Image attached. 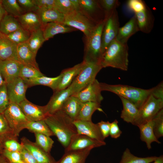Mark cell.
<instances>
[{
	"mask_svg": "<svg viewBox=\"0 0 163 163\" xmlns=\"http://www.w3.org/2000/svg\"><path fill=\"white\" fill-rule=\"evenodd\" d=\"M101 91H107L123 97L133 104L139 110L149 97L153 94L155 97L163 99V83L149 89H144L126 85H110L100 83Z\"/></svg>",
	"mask_w": 163,
	"mask_h": 163,
	"instance_id": "6da1fadb",
	"label": "cell"
},
{
	"mask_svg": "<svg viewBox=\"0 0 163 163\" xmlns=\"http://www.w3.org/2000/svg\"><path fill=\"white\" fill-rule=\"evenodd\" d=\"M44 121L65 149L69 145L72 137L77 133L74 120L61 110L49 114Z\"/></svg>",
	"mask_w": 163,
	"mask_h": 163,
	"instance_id": "7a4b0ae2",
	"label": "cell"
},
{
	"mask_svg": "<svg viewBox=\"0 0 163 163\" xmlns=\"http://www.w3.org/2000/svg\"><path fill=\"white\" fill-rule=\"evenodd\" d=\"M128 47L116 39L109 45L104 53L101 63L102 68L111 67L126 71L129 65Z\"/></svg>",
	"mask_w": 163,
	"mask_h": 163,
	"instance_id": "3957f363",
	"label": "cell"
},
{
	"mask_svg": "<svg viewBox=\"0 0 163 163\" xmlns=\"http://www.w3.org/2000/svg\"><path fill=\"white\" fill-rule=\"evenodd\" d=\"M105 20L99 23L90 36L85 37L84 60L100 62L103 55L102 34Z\"/></svg>",
	"mask_w": 163,
	"mask_h": 163,
	"instance_id": "277c9868",
	"label": "cell"
},
{
	"mask_svg": "<svg viewBox=\"0 0 163 163\" xmlns=\"http://www.w3.org/2000/svg\"><path fill=\"white\" fill-rule=\"evenodd\" d=\"M85 62L83 68L69 86L72 95L77 93L94 80L97 74L103 68L100 62Z\"/></svg>",
	"mask_w": 163,
	"mask_h": 163,
	"instance_id": "5b68a950",
	"label": "cell"
},
{
	"mask_svg": "<svg viewBox=\"0 0 163 163\" xmlns=\"http://www.w3.org/2000/svg\"><path fill=\"white\" fill-rule=\"evenodd\" d=\"M63 23L76 30H78L82 31L86 38L90 36L99 24L77 11L65 15Z\"/></svg>",
	"mask_w": 163,
	"mask_h": 163,
	"instance_id": "8992f818",
	"label": "cell"
},
{
	"mask_svg": "<svg viewBox=\"0 0 163 163\" xmlns=\"http://www.w3.org/2000/svg\"><path fill=\"white\" fill-rule=\"evenodd\" d=\"M163 107V99L150 95L139 109L133 125L138 126L151 120Z\"/></svg>",
	"mask_w": 163,
	"mask_h": 163,
	"instance_id": "52a82bcc",
	"label": "cell"
},
{
	"mask_svg": "<svg viewBox=\"0 0 163 163\" xmlns=\"http://www.w3.org/2000/svg\"><path fill=\"white\" fill-rule=\"evenodd\" d=\"M4 115L14 133L18 136L21 132L25 129L29 121L24 115L18 104L10 103Z\"/></svg>",
	"mask_w": 163,
	"mask_h": 163,
	"instance_id": "ba28073f",
	"label": "cell"
},
{
	"mask_svg": "<svg viewBox=\"0 0 163 163\" xmlns=\"http://www.w3.org/2000/svg\"><path fill=\"white\" fill-rule=\"evenodd\" d=\"M120 28L118 13L115 9L106 19L102 34L103 54L110 43L116 39Z\"/></svg>",
	"mask_w": 163,
	"mask_h": 163,
	"instance_id": "9c48e42d",
	"label": "cell"
},
{
	"mask_svg": "<svg viewBox=\"0 0 163 163\" xmlns=\"http://www.w3.org/2000/svg\"><path fill=\"white\" fill-rule=\"evenodd\" d=\"M6 84L10 103L18 104L26 98V93L28 87L24 80L18 77Z\"/></svg>",
	"mask_w": 163,
	"mask_h": 163,
	"instance_id": "30bf717a",
	"label": "cell"
},
{
	"mask_svg": "<svg viewBox=\"0 0 163 163\" xmlns=\"http://www.w3.org/2000/svg\"><path fill=\"white\" fill-rule=\"evenodd\" d=\"M78 11L97 23L105 19V14L98 0H79Z\"/></svg>",
	"mask_w": 163,
	"mask_h": 163,
	"instance_id": "8fae6325",
	"label": "cell"
},
{
	"mask_svg": "<svg viewBox=\"0 0 163 163\" xmlns=\"http://www.w3.org/2000/svg\"><path fill=\"white\" fill-rule=\"evenodd\" d=\"M18 105L29 121L44 120L49 114L46 105L40 106L35 104L26 98Z\"/></svg>",
	"mask_w": 163,
	"mask_h": 163,
	"instance_id": "7c38bea8",
	"label": "cell"
},
{
	"mask_svg": "<svg viewBox=\"0 0 163 163\" xmlns=\"http://www.w3.org/2000/svg\"><path fill=\"white\" fill-rule=\"evenodd\" d=\"M101 91L100 83L96 79L84 88L72 95L77 97L83 103L93 102L100 104L103 99Z\"/></svg>",
	"mask_w": 163,
	"mask_h": 163,
	"instance_id": "4fadbf2b",
	"label": "cell"
},
{
	"mask_svg": "<svg viewBox=\"0 0 163 163\" xmlns=\"http://www.w3.org/2000/svg\"><path fill=\"white\" fill-rule=\"evenodd\" d=\"M106 144L105 142H101L86 135L77 133L72 137L65 151L81 150L89 147H98Z\"/></svg>",
	"mask_w": 163,
	"mask_h": 163,
	"instance_id": "5bb4252c",
	"label": "cell"
},
{
	"mask_svg": "<svg viewBox=\"0 0 163 163\" xmlns=\"http://www.w3.org/2000/svg\"><path fill=\"white\" fill-rule=\"evenodd\" d=\"M77 133L86 135L97 141L105 142L99 128L97 124L91 121L78 120L73 121Z\"/></svg>",
	"mask_w": 163,
	"mask_h": 163,
	"instance_id": "9a60e30c",
	"label": "cell"
},
{
	"mask_svg": "<svg viewBox=\"0 0 163 163\" xmlns=\"http://www.w3.org/2000/svg\"><path fill=\"white\" fill-rule=\"evenodd\" d=\"M21 144L31 153L38 163H56V161L50 153L26 137H23L21 139Z\"/></svg>",
	"mask_w": 163,
	"mask_h": 163,
	"instance_id": "2e32d148",
	"label": "cell"
},
{
	"mask_svg": "<svg viewBox=\"0 0 163 163\" xmlns=\"http://www.w3.org/2000/svg\"><path fill=\"white\" fill-rule=\"evenodd\" d=\"M22 66L16 60H0V72L6 84L19 77Z\"/></svg>",
	"mask_w": 163,
	"mask_h": 163,
	"instance_id": "e0dca14e",
	"label": "cell"
},
{
	"mask_svg": "<svg viewBox=\"0 0 163 163\" xmlns=\"http://www.w3.org/2000/svg\"><path fill=\"white\" fill-rule=\"evenodd\" d=\"M72 95L69 86L67 88L54 91L47 104L46 105L49 114H52L61 110L67 99Z\"/></svg>",
	"mask_w": 163,
	"mask_h": 163,
	"instance_id": "ac0fdd59",
	"label": "cell"
},
{
	"mask_svg": "<svg viewBox=\"0 0 163 163\" xmlns=\"http://www.w3.org/2000/svg\"><path fill=\"white\" fill-rule=\"evenodd\" d=\"M17 46L5 35L2 34L0 35V60L18 61Z\"/></svg>",
	"mask_w": 163,
	"mask_h": 163,
	"instance_id": "d6986e66",
	"label": "cell"
},
{
	"mask_svg": "<svg viewBox=\"0 0 163 163\" xmlns=\"http://www.w3.org/2000/svg\"><path fill=\"white\" fill-rule=\"evenodd\" d=\"M18 61L24 65L31 66L39 69L36 60V55L26 42L18 45Z\"/></svg>",
	"mask_w": 163,
	"mask_h": 163,
	"instance_id": "ffe728a7",
	"label": "cell"
},
{
	"mask_svg": "<svg viewBox=\"0 0 163 163\" xmlns=\"http://www.w3.org/2000/svg\"><path fill=\"white\" fill-rule=\"evenodd\" d=\"M85 63V61L83 60L82 62L72 67L63 70L61 73V79L55 91L68 88L82 69Z\"/></svg>",
	"mask_w": 163,
	"mask_h": 163,
	"instance_id": "44dd1931",
	"label": "cell"
},
{
	"mask_svg": "<svg viewBox=\"0 0 163 163\" xmlns=\"http://www.w3.org/2000/svg\"><path fill=\"white\" fill-rule=\"evenodd\" d=\"M89 147L77 150L65 151V153L56 163H85L91 151L94 148Z\"/></svg>",
	"mask_w": 163,
	"mask_h": 163,
	"instance_id": "7402d4cb",
	"label": "cell"
},
{
	"mask_svg": "<svg viewBox=\"0 0 163 163\" xmlns=\"http://www.w3.org/2000/svg\"><path fill=\"white\" fill-rule=\"evenodd\" d=\"M36 12L42 25L50 22L63 23L65 15L55 8H38Z\"/></svg>",
	"mask_w": 163,
	"mask_h": 163,
	"instance_id": "603a6c76",
	"label": "cell"
},
{
	"mask_svg": "<svg viewBox=\"0 0 163 163\" xmlns=\"http://www.w3.org/2000/svg\"><path fill=\"white\" fill-rule=\"evenodd\" d=\"M135 14L139 31L146 34L150 33L154 26L155 19L148 6Z\"/></svg>",
	"mask_w": 163,
	"mask_h": 163,
	"instance_id": "cb8c5ba5",
	"label": "cell"
},
{
	"mask_svg": "<svg viewBox=\"0 0 163 163\" xmlns=\"http://www.w3.org/2000/svg\"><path fill=\"white\" fill-rule=\"evenodd\" d=\"M17 19L22 28L30 33L41 28L42 24L35 12L24 13Z\"/></svg>",
	"mask_w": 163,
	"mask_h": 163,
	"instance_id": "d4e9b609",
	"label": "cell"
},
{
	"mask_svg": "<svg viewBox=\"0 0 163 163\" xmlns=\"http://www.w3.org/2000/svg\"><path fill=\"white\" fill-rule=\"evenodd\" d=\"M41 28L46 41L57 34L70 32L76 30L63 23L57 22L47 23L42 25Z\"/></svg>",
	"mask_w": 163,
	"mask_h": 163,
	"instance_id": "484cf974",
	"label": "cell"
},
{
	"mask_svg": "<svg viewBox=\"0 0 163 163\" xmlns=\"http://www.w3.org/2000/svg\"><path fill=\"white\" fill-rule=\"evenodd\" d=\"M139 31L134 15L123 26L120 27L116 39L119 42L127 43L132 36Z\"/></svg>",
	"mask_w": 163,
	"mask_h": 163,
	"instance_id": "4316f807",
	"label": "cell"
},
{
	"mask_svg": "<svg viewBox=\"0 0 163 163\" xmlns=\"http://www.w3.org/2000/svg\"><path fill=\"white\" fill-rule=\"evenodd\" d=\"M139 128L140 133V139L146 145L148 149L151 148V143L155 142L160 144L159 141L155 136L153 130V123L152 120L137 126Z\"/></svg>",
	"mask_w": 163,
	"mask_h": 163,
	"instance_id": "83f0119b",
	"label": "cell"
},
{
	"mask_svg": "<svg viewBox=\"0 0 163 163\" xmlns=\"http://www.w3.org/2000/svg\"><path fill=\"white\" fill-rule=\"evenodd\" d=\"M82 103L78 98L72 95L65 101L61 110L75 120H76Z\"/></svg>",
	"mask_w": 163,
	"mask_h": 163,
	"instance_id": "f1b7e54d",
	"label": "cell"
},
{
	"mask_svg": "<svg viewBox=\"0 0 163 163\" xmlns=\"http://www.w3.org/2000/svg\"><path fill=\"white\" fill-rule=\"evenodd\" d=\"M119 97L123 106L120 117L124 121L133 125L138 115L139 110L133 104L127 100L122 97Z\"/></svg>",
	"mask_w": 163,
	"mask_h": 163,
	"instance_id": "f546056e",
	"label": "cell"
},
{
	"mask_svg": "<svg viewBox=\"0 0 163 163\" xmlns=\"http://www.w3.org/2000/svg\"><path fill=\"white\" fill-rule=\"evenodd\" d=\"M61 78V74L55 77L45 75L40 77L24 80L28 87L38 85L48 86L54 91H56Z\"/></svg>",
	"mask_w": 163,
	"mask_h": 163,
	"instance_id": "4dcf8cb0",
	"label": "cell"
},
{
	"mask_svg": "<svg viewBox=\"0 0 163 163\" xmlns=\"http://www.w3.org/2000/svg\"><path fill=\"white\" fill-rule=\"evenodd\" d=\"M21 27L17 18L7 14L0 21V32L5 35Z\"/></svg>",
	"mask_w": 163,
	"mask_h": 163,
	"instance_id": "1f68e13d",
	"label": "cell"
},
{
	"mask_svg": "<svg viewBox=\"0 0 163 163\" xmlns=\"http://www.w3.org/2000/svg\"><path fill=\"white\" fill-rule=\"evenodd\" d=\"M100 107V104L94 102L83 103L76 120L91 121L92 115L95 111L103 112Z\"/></svg>",
	"mask_w": 163,
	"mask_h": 163,
	"instance_id": "d6a6232c",
	"label": "cell"
},
{
	"mask_svg": "<svg viewBox=\"0 0 163 163\" xmlns=\"http://www.w3.org/2000/svg\"><path fill=\"white\" fill-rule=\"evenodd\" d=\"M45 41L42 30L40 28L31 33L26 43L33 52L36 55L38 50Z\"/></svg>",
	"mask_w": 163,
	"mask_h": 163,
	"instance_id": "836d02e7",
	"label": "cell"
},
{
	"mask_svg": "<svg viewBox=\"0 0 163 163\" xmlns=\"http://www.w3.org/2000/svg\"><path fill=\"white\" fill-rule=\"evenodd\" d=\"M25 129L31 132L40 133L49 136H54L44 120L39 121H29Z\"/></svg>",
	"mask_w": 163,
	"mask_h": 163,
	"instance_id": "e575fe53",
	"label": "cell"
},
{
	"mask_svg": "<svg viewBox=\"0 0 163 163\" xmlns=\"http://www.w3.org/2000/svg\"><path fill=\"white\" fill-rule=\"evenodd\" d=\"M157 157H139L132 154L129 149L127 148L123 152L119 163H150L154 161Z\"/></svg>",
	"mask_w": 163,
	"mask_h": 163,
	"instance_id": "d590c367",
	"label": "cell"
},
{
	"mask_svg": "<svg viewBox=\"0 0 163 163\" xmlns=\"http://www.w3.org/2000/svg\"><path fill=\"white\" fill-rule=\"evenodd\" d=\"M2 3L7 14L16 18L24 13L17 0H2Z\"/></svg>",
	"mask_w": 163,
	"mask_h": 163,
	"instance_id": "8d00e7d4",
	"label": "cell"
},
{
	"mask_svg": "<svg viewBox=\"0 0 163 163\" xmlns=\"http://www.w3.org/2000/svg\"><path fill=\"white\" fill-rule=\"evenodd\" d=\"M30 34V32L21 27L5 36L18 45L26 42Z\"/></svg>",
	"mask_w": 163,
	"mask_h": 163,
	"instance_id": "74e56055",
	"label": "cell"
},
{
	"mask_svg": "<svg viewBox=\"0 0 163 163\" xmlns=\"http://www.w3.org/2000/svg\"><path fill=\"white\" fill-rule=\"evenodd\" d=\"M35 142L46 152L50 153L54 142L50 136L40 133H34Z\"/></svg>",
	"mask_w": 163,
	"mask_h": 163,
	"instance_id": "f35d334b",
	"label": "cell"
},
{
	"mask_svg": "<svg viewBox=\"0 0 163 163\" xmlns=\"http://www.w3.org/2000/svg\"><path fill=\"white\" fill-rule=\"evenodd\" d=\"M44 75L39 69L32 66L22 65L20 72L19 77L23 80H26L40 77Z\"/></svg>",
	"mask_w": 163,
	"mask_h": 163,
	"instance_id": "ab89813d",
	"label": "cell"
},
{
	"mask_svg": "<svg viewBox=\"0 0 163 163\" xmlns=\"http://www.w3.org/2000/svg\"><path fill=\"white\" fill-rule=\"evenodd\" d=\"M17 137L10 127L3 113L0 114V139L2 141L10 137Z\"/></svg>",
	"mask_w": 163,
	"mask_h": 163,
	"instance_id": "60d3db41",
	"label": "cell"
},
{
	"mask_svg": "<svg viewBox=\"0 0 163 163\" xmlns=\"http://www.w3.org/2000/svg\"><path fill=\"white\" fill-rule=\"evenodd\" d=\"M152 120L154 133L158 139L163 136V109L159 111Z\"/></svg>",
	"mask_w": 163,
	"mask_h": 163,
	"instance_id": "b9f144b4",
	"label": "cell"
},
{
	"mask_svg": "<svg viewBox=\"0 0 163 163\" xmlns=\"http://www.w3.org/2000/svg\"><path fill=\"white\" fill-rule=\"evenodd\" d=\"M105 14V19H106L120 5L118 0H98Z\"/></svg>",
	"mask_w": 163,
	"mask_h": 163,
	"instance_id": "7bdbcfd3",
	"label": "cell"
},
{
	"mask_svg": "<svg viewBox=\"0 0 163 163\" xmlns=\"http://www.w3.org/2000/svg\"><path fill=\"white\" fill-rule=\"evenodd\" d=\"M2 144L4 149L11 152H20L23 147L17 137L7 138L2 141Z\"/></svg>",
	"mask_w": 163,
	"mask_h": 163,
	"instance_id": "ee69618b",
	"label": "cell"
},
{
	"mask_svg": "<svg viewBox=\"0 0 163 163\" xmlns=\"http://www.w3.org/2000/svg\"><path fill=\"white\" fill-rule=\"evenodd\" d=\"M55 8L64 15L76 11L70 0H55Z\"/></svg>",
	"mask_w": 163,
	"mask_h": 163,
	"instance_id": "f6af8a7d",
	"label": "cell"
},
{
	"mask_svg": "<svg viewBox=\"0 0 163 163\" xmlns=\"http://www.w3.org/2000/svg\"><path fill=\"white\" fill-rule=\"evenodd\" d=\"M9 104L5 83L0 88V114L4 113Z\"/></svg>",
	"mask_w": 163,
	"mask_h": 163,
	"instance_id": "bcb514c9",
	"label": "cell"
},
{
	"mask_svg": "<svg viewBox=\"0 0 163 163\" xmlns=\"http://www.w3.org/2000/svg\"><path fill=\"white\" fill-rule=\"evenodd\" d=\"M126 5L128 9L135 13L143 10L147 6L145 2L142 0H129Z\"/></svg>",
	"mask_w": 163,
	"mask_h": 163,
	"instance_id": "7dc6e473",
	"label": "cell"
},
{
	"mask_svg": "<svg viewBox=\"0 0 163 163\" xmlns=\"http://www.w3.org/2000/svg\"><path fill=\"white\" fill-rule=\"evenodd\" d=\"M2 155L9 163H24L21 159L20 152H11L3 149Z\"/></svg>",
	"mask_w": 163,
	"mask_h": 163,
	"instance_id": "c3c4849f",
	"label": "cell"
},
{
	"mask_svg": "<svg viewBox=\"0 0 163 163\" xmlns=\"http://www.w3.org/2000/svg\"><path fill=\"white\" fill-rule=\"evenodd\" d=\"M18 4L24 13L36 12L38 7L34 3L33 0H17Z\"/></svg>",
	"mask_w": 163,
	"mask_h": 163,
	"instance_id": "681fc988",
	"label": "cell"
},
{
	"mask_svg": "<svg viewBox=\"0 0 163 163\" xmlns=\"http://www.w3.org/2000/svg\"><path fill=\"white\" fill-rule=\"evenodd\" d=\"M103 139H104L110 136L111 123L101 120L97 123Z\"/></svg>",
	"mask_w": 163,
	"mask_h": 163,
	"instance_id": "f907efd6",
	"label": "cell"
},
{
	"mask_svg": "<svg viewBox=\"0 0 163 163\" xmlns=\"http://www.w3.org/2000/svg\"><path fill=\"white\" fill-rule=\"evenodd\" d=\"M20 152L21 159L24 163H38L31 153L24 146Z\"/></svg>",
	"mask_w": 163,
	"mask_h": 163,
	"instance_id": "816d5d0a",
	"label": "cell"
},
{
	"mask_svg": "<svg viewBox=\"0 0 163 163\" xmlns=\"http://www.w3.org/2000/svg\"><path fill=\"white\" fill-rule=\"evenodd\" d=\"M118 122L117 120H115L111 123L110 136L113 138H119L122 133L118 125Z\"/></svg>",
	"mask_w": 163,
	"mask_h": 163,
	"instance_id": "f5cc1de1",
	"label": "cell"
},
{
	"mask_svg": "<svg viewBox=\"0 0 163 163\" xmlns=\"http://www.w3.org/2000/svg\"><path fill=\"white\" fill-rule=\"evenodd\" d=\"M33 1L38 8H55V0H33Z\"/></svg>",
	"mask_w": 163,
	"mask_h": 163,
	"instance_id": "db71d44e",
	"label": "cell"
},
{
	"mask_svg": "<svg viewBox=\"0 0 163 163\" xmlns=\"http://www.w3.org/2000/svg\"><path fill=\"white\" fill-rule=\"evenodd\" d=\"M2 0L0 1V21L7 13L4 8L2 3Z\"/></svg>",
	"mask_w": 163,
	"mask_h": 163,
	"instance_id": "11a10c76",
	"label": "cell"
},
{
	"mask_svg": "<svg viewBox=\"0 0 163 163\" xmlns=\"http://www.w3.org/2000/svg\"><path fill=\"white\" fill-rule=\"evenodd\" d=\"M75 6L76 10L78 11L79 9V0H70Z\"/></svg>",
	"mask_w": 163,
	"mask_h": 163,
	"instance_id": "9f6ffc18",
	"label": "cell"
},
{
	"mask_svg": "<svg viewBox=\"0 0 163 163\" xmlns=\"http://www.w3.org/2000/svg\"><path fill=\"white\" fill-rule=\"evenodd\" d=\"M153 163H163V155L157 157L156 159L154 161Z\"/></svg>",
	"mask_w": 163,
	"mask_h": 163,
	"instance_id": "6f0895ef",
	"label": "cell"
},
{
	"mask_svg": "<svg viewBox=\"0 0 163 163\" xmlns=\"http://www.w3.org/2000/svg\"><path fill=\"white\" fill-rule=\"evenodd\" d=\"M0 163H9L7 160L2 155H0Z\"/></svg>",
	"mask_w": 163,
	"mask_h": 163,
	"instance_id": "680465c9",
	"label": "cell"
},
{
	"mask_svg": "<svg viewBox=\"0 0 163 163\" xmlns=\"http://www.w3.org/2000/svg\"><path fill=\"white\" fill-rule=\"evenodd\" d=\"M5 83V82L3 79V77L0 72V88Z\"/></svg>",
	"mask_w": 163,
	"mask_h": 163,
	"instance_id": "91938a15",
	"label": "cell"
},
{
	"mask_svg": "<svg viewBox=\"0 0 163 163\" xmlns=\"http://www.w3.org/2000/svg\"><path fill=\"white\" fill-rule=\"evenodd\" d=\"M3 149L2 141L0 139V155H2V152Z\"/></svg>",
	"mask_w": 163,
	"mask_h": 163,
	"instance_id": "94428289",
	"label": "cell"
},
{
	"mask_svg": "<svg viewBox=\"0 0 163 163\" xmlns=\"http://www.w3.org/2000/svg\"><path fill=\"white\" fill-rule=\"evenodd\" d=\"M2 34L1 33V32H0V35H1Z\"/></svg>",
	"mask_w": 163,
	"mask_h": 163,
	"instance_id": "6125c7cd",
	"label": "cell"
},
{
	"mask_svg": "<svg viewBox=\"0 0 163 163\" xmlns=\"http://www.w3.org/2000/svg\"><path fill=\"white\" fill-rule=\"evenodd\" d=\"M1 1V0H0V1Z\"/></svg>",
	"mask_w": 163,
	"mask_h": 163,
	"instance_id": "be15d7a7",
	"label": "cell"
},
{
	"mask_svg": "<svg viewBox=\"0 0 163 163\" xmlns=\"http://www.w3.org/2000/svg\"></svg>",
	"mask_w": 163,
	"mask_h": 163,
	"instance_id": "e7e4bbea",
	"label": "cell"
}]
</instances>
